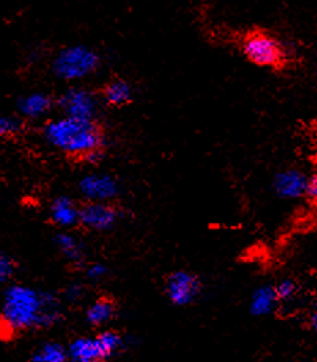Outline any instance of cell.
<instances>
[{"instance_id":"1","label":"cell","mask_w":317,"mask_h":362,"mask_svg":"<svg viewBox=\"0 0 317 362\" xmlns=\"http://www.w3.org/2000/svg\"><path fill=\"white\" fill-rule=\"evenodd\" d=\"M61 318V302L52 293L23 284H13L4 293L1 322L11 334L47 329L57 325Z\"/></svg>"},{"instance_id":"2","label":"cell","mask_w":317,"mask_h":362,"mask_svg":"<svg viewBox=\"0 0 317 362\" xmlns=\"http://www.w3.org/2000/svg\"><path fill=\"white\" fill-rule=\"evenodd\" d=\"M45 140L65 153L70 159L83 162L91 151L105 147V132L102 127L93 121L61 117L51 119L45 125Z\"/></svg>"},{"instance_id":"3","label":"cell","mask_w":317,"mask_h":362,"mask_svg":"<svg viewBox=\"0 0 317 362\" xmlns=\"http://www.w3.org/2000/svg\"><path fill=\"white\" fill-rule=\"evenodd\" d=\"M100 65L99 54L91 47L83 45H69L62 48L52 59V73L67 81H76L88 77Z\"/></svg>"},{"instance_id":"4","label":"cell","mask_w":317,"mask_h":362,"mask_svg":"<svg viewBox=\"0 0 317 362\" xmlns=\"http://www.w3.org/2000/svg\"><path fill=\"white\" fill-rule=\"evenodd\" d=\"M242 52L251 64L260 68H280L286 61L284 48L267 32H250L242 42Z\"/></svg>"},{"instance_id":"5","label":"cell","mask_w":317,"mask_h":362,"mask_svg":"<svg viewBox=\"0 0 317 362\" xmlns=\"http://www.w3.org/2000/svg\"><path fill=\"white\" fill-rule=\"evenodd\" d=\"M55 105L67 117L77 119H96L98 114V98L92 90L87 88H70L65 90L57 100Z\"/></svg>"},{"instance_id":"6","label":"cell","mask_w":317,"mask_h":362,"mask_svg":"<svg viewBox=\"0 0 317 362\" xmlns=\"http://www.w3.org/2000/svg\"><path fill=\"white\" fill-rule=\"evenodd\" d=\"M121 218L120 209L112 202H92L80 206V226L96 230L106 232L110 230Z\"/></svg>"},{"instance_id":"7","label":"cell","mask_w":317,"mask_h":362,"mask_svg":"<svg viewBox=\"0 0 317 362\" xmlns=\"http://www.w3.org/2000/svg\"><path fill=\"white\" fill-rule=\"evenodd\" d=\"M165 293L173 305L187 306L201 293V281L190 272H175L166 279Z\"/></svg>"},{"instance_id":"8","label":"cell","mask_w":317,"mask_h":362,"mask_svg":"<svg viewBox=\"0 0 317 362\" xmlns=\"http://www.w3.org/2000/svg\"><path fill=\"white\" fill-rule=\"evenodd\" d=\"M81 195L92 202H110L118 195V182L110 175H88L79 182Z\"/></svg>"},{"instance_id":"9","label":"cell","mask_w":317,"mask_h":362,"mask_svg":"<svg viewBox=\"0 0 317 362\" xmlns=\"http://www.w3.org/2000/svg\"><path fill=\"white\" fill-rule=\"evenodd\" d=\"M308 179L302 172L299 170H284L275 176L272 187L277 197L283 199H296L306 194Z\"/></svg>"},{"instance_id":"10","label":"cell","mask_w":317,"mask_h":362,"mask_svg":"<svg viewBox=\"0 0 317 362\" xmlns=\"http://www.w3.org/2000/svg\"><path fill=\"white\" fill-rule=\"evenodd\" d=\"M69 360L76 362H99L108 360L98 338H77L68 347Z\"/></svg>"},{"instance_id":"11","label":"cell","mask_w":317,"mask_h":362,"mask_svg":"<svg viewBox=\"0 0 317 362\" xmlns=\"http://www.w3.org/2000/svg\"><path fill=\"white\" fill-rule=\"evenodd\" d=\"M50 218L55 226L71 228L80 223V206L69 198L58 197L50 207Z\"/></svg>"},{"instance_id":"12","label":"cell","mask_w":317,"mask_h":362,"mask_svg":"<svg viewBox=\"0 0 317 362\" xmlns=\"http://www.w3.org/2000/svg\"><path fill=\"white\" fill-rule=\"evenodd\" d=\"M55 106V100L51 95L45 92H33L25 95L18 100L20 113L29 118H39L48 113Z\"/></svg>"},{"instance_id":"13","label":"cell","mask_w":317,"mask_h":362,"mask_svg":"<svg viewBox=\"0 0 317 362\" xmlns=\"http://www.w3.org/2000/svg\"><path fill=\"white\" fill-rule=\"evenodd\" d=\"M55 246L69 264L77 268L84 265V246L74 235L69 232H59L55 235Z\"/></svg>"},{"instance_id":"14","label":"cell","mask_w":317,"mask_h":362,"mask_svg":"<svg viewBox=\"0 0 317 362\" xmlns=\"http://www.w3.org/2000/svg\"><path fill=\"white\" fill-rule=\"evenodd\" d=\"M132 86L122 78H115L109 81L102 90L103 100L113 107H121L128 105L132 100Z\"/></svg>"},{"instance_id":"15","label":"cell","mask_w":317,"mask_h":362,"mask_svg":"<svg viewBox=\"0 0 317 362\" xmlns=\"http://www.w3.org/2000/svg\"><path fill=\"white\" fill-rule=\"evenodd\" d=\"M279 303L275 287L264 286L254 291L250 299V312L254 316H268Z\"/></svg>"},{"instance_id":"16","label":"cell","mask_w":317,"mask_h":362,"mask_svg":"<svg viewBox=\"0 0 317 362\" xmlns=\"http://www.w3.org/2000/svg\"><path fill=\"white\" fill-rule=\"evenodd\" d=\"M117 308L113 299L102 296L96 299L86 312V318L93 327H102L110 322L115 316Z\"/></svg>"},{"instance_id":"17","label":"cell","mask_w":317,"mask_h":362,"mask_svg":"<svg viewBox=\"0 0 317 362\" xmlns=\"http://www.w3.org/2000/svg\"><path fill=\"white\" fill-rule=\"evenodd\" d=\"M35 362H65L69 360L68 349L57 341L42 344L30 358Z\"/></svg>"},{"instance_id":"18","label":"cell","mask_w":317,"mask_h":362,"mask_svg":"<svg viewBox=\"0 0 317 362\" xmlns=\"http://www.w3.org/2000/svg\"><path fill=\"white\" fill-rule=\"evenodd\" d=\"M96 338L99 340V343H100V346L103 349V353H105L108 360L110 357H113L115 353H118L122 349V346H124L122 337L118 332L112 331V329L100 332Z\"/></svg>"},{"instance_id":"19","label":"cell","mask_w":317,"mask_h":362,"mask_svg":"<svg viewBox=\"0 0 317 362\" xmlns=\"http://www.w3.org/2000/svg\"><path fill=\"white\" fill-rule=\"evenodd\" d=\"M25 124L16 117L0 114V139H10L21 135Z\"/></svg>"},{"instance_id":"20","label":"cell","mask_w":317,"mask_h":362,"mask_svg":"<svg viewBox=\"0 0 317 362\" xmlns=\"http://www.w3.org/2000/svg\"><path fill=\"white\" fill-rule=\"evenodd\" d=\"M17 271V264L16 259L0 251V284H4L7 281H10Z\"/></svg>"},{"instance_id":"21","label":"cell","mask_w":317,"mask_h":362,"mask_svg":"<svg viewBox=\"0 0 317 362\" xmlns=\"http://www.w3.org/2000/svg\"><path fill=\"white\" fill-rule=\"evenodd\" d=\"M296 291H298L296 283H295L294 280H290V279L282 280L275 287V293L277 295L279 300H290L292 298H294Z\"/></svg>"},{"instance_id":"22","label":"cell","mask_w":317,"mask_h":362,"mask_svg":"<svg viewBox=\"0 0 317 362\" xmlns=\"http://www.w3.org/2000/svg\"><path fill=\"white\" fill-rule=\"evenodd\" d=\"M108 272H109V269H108L106 265L96 262V264H91L87 267L86 274H87V277L90 279L91 281H100L108 274Z\"/></svg>"},{"instance_id":"23","label":"cell","mask_w":317,"mask_h":362,"mask_svg":"<svg viewBox=\"0 0 317 362\" xmlns=\"http://www.w3.org/2000/svg\"><path fill=\"white\" fill-rule=\"evenodd\" d=\"M65 298L70 303H76L79 300H81V298L84 296V287L80 283H71L65 288Z\"/></svg>"},{"instance_id":"24","label":"cell","mask_w":317,"mask_h":362,"mask_svg":"<svg viewBox=\"0 0 317 362\" xmlns=\"http://www.w3.org/2000/svg\"><path fill=\"white\" fill-rule=\"evenodd\" d=\"M313 204H317V173L308 179V187L305 194Z\"/></svg>"},{"instance_id":"25","label":"cell","mask_w":317,"mask_h":362,"mask_svg":"<svg viewBox=\"0 0 317 362\" xmlns=\"http://www.w3.org/2000/svg\"><path fill=\"white\" fill-rule=\"evenodd\" d=\"M309 325H311V328H312L315 332H317V300L315 302L313 308H312L311 315H309Z\"/></svg>"}]
</instances>
